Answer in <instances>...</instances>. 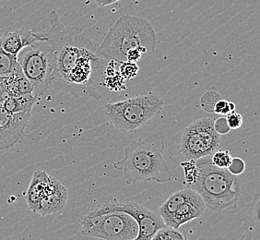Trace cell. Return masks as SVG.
I'll return each instance as SVG.
<instances>
[{
  "label": "cell",
  "instance_id": "1",
  "mask_svg": "<svg viewBox=\"0 0 260 240\" xmlns=\"http://www.w3.org/2000/svg\"><path fill=\"white\" fill-rule=\"evenodd\" d=\"M156 45L157 36L150 21L125 14L109 29L99 45V51L107 60L137 63L152 54Z\"/></svg>",
  "mask_w": 260,
  "mask_h": 240
},
{
  "label": "cell",
  "instance_id": "2",
  "mask_svg": "<svg viewBox=\"0 0 260 240\" xmlns=\"http://www.w3.org/2000/svg\"><path fill=\"white\" fill-rule=\"evenodd\" d=\"M165 149V136L160 132H154L145 139H136L125 147L124 157L116 161L114 167L123 170L127 185L149 181L168 183L172 180V172L162 155Z\"/></svg>",
  "mask_w": 260,
  "mask_h": 240
},
{
  "label": "cell",
  "instance_id": "3",
  "mask_svg": "<svg viewBox=\"0 0 260 240\" xmlns=\"http://www.w3.org/2000/svg\"><path fill=\"white\" fill-rule=\"evenodd\" d=\"M49 29L41 35L50 44L54 55V70L51 87L59 90L62 82L84 55L99 51V45L80 28L66 26L55 10L49 14Z\"/></svg>",
  "mask_w": 260,
  "mask_h": 240
},
{
  "label": "cell",
  "instance_id": "4",
  "mask_svg": "<svg viewBox=\"0 0 260 240\" xmlns=\"http://www.w3.org/2000/svg\"><path fill=\"white\" fill-rule=\"evenodd\" d=\"M197 165L198 177L189 189L201 197L206 207L214 212L235 208L242 194L239 175L216 167L211 164L210 157L209 161Z\"/></svg>",
  "mask_w": 260,
  "mask_h": 240
},
{
  "label": "cell",
  "instance_id": "5",
  "mask_svg": "<svg viewBox=\"0 0 260 240\" xmlns=\"http://www.w3.org/2000/svg\"><path fill=\"white\" fill-rule=\"evenodd\" d=\"M165 107V101L153 94L138 95L105 105L106 120L125 133L135 132L148 125Z\"/></svg>",
  "mask_w": 260,
  "mask_h": 240
},
{
  "label": "cell",
  "instance_id": "6",
  "mask_svg": "<svg viewBox=\"0 0 260 240\" xmlns=\"http://www.w3.org/2000/svg\"><path fill=\"white\" fill-rule=\"evenodd\" d=\"M40 40L24 47L17 55V62L34 87L32 95L39 98L51 87L54 55L50 44L41 33Z\"/></svg>",
  "mask_w": 260,
  "mask_h": 240
},
{
  "label": "cell",
  "instance_id": "7",
  "mask_svg": "<svg viewBox=\"0 0 260 240\" xmlns=\"http://www.w3.org/2000/svg\"><path fill=\"white\" fill-rule=\"evenodd\" d=\"M81 234L104 240H133L139 226L131 215L120 212L110 211L91 214L81 219Z\"/></svg>",
  "mask_w": 260,
  "mask_h": 240
},
{
  "label": "cell",
  "instance_id": "8",
  "mask_svg": "<svg viewBox=\"0 0 260 240\" xmlns=\"http://www.w3.org/2000/svg\"><path fill=\"white\" fill-rule=\"evenodd\" d=\"M214 119L203 117L185 128L181 138L180 152L186 160L208 158L219 150L220 135L213 127Z\"/></svg>",
  "mask_w": 260,
  "mask_h": 240
},
{
  "label": "cell",
  "instance_id": "9",
  "mask_svg": "<svg viewBox=\"0 0 260 240\" xmlns=\"http://www.w3.org/2000/svg\"><path fill=\"white\" fill-rule=\"evenodd\" d=\"M110 211L124 212L131 215L137 221L139 232L133 240H150L160 228L165 226V222L159 214L149 210L148 208L132 200H109L95 206L90 210V213L99 214Z\"/></svg>",
  "mask_w": 260,
  "mask_h": 240
},
{
  "label": "cell",
  "instance_id": "10",
  "mask_svg": "<svg viewBox=\"0 0 260 240\" xmlns=\"http://www.w3.org/2000/svg\"><path fill=\"white\" fill-rule=\"evenodd\" d=\"M30 117V113L10 114L0 103V151L10 149L22 139Z\"/></svg>",
  "mask_w": 260,
  "mask_h": 240
},
{
  "label": "cell",
  "instance_id": "11",
  "mask_svg": "<svg viewBox=\"0 0 260 240\" xmlns=\"http://www.w3.org/2000/svg\"><path fill=\"white\" fill-rule=\"evenodd\" d=\"M68 200V190L59 180L51 176L45 195L38 205L36 214L45 215L60 213Z\"/></svg>",
  "mask_w": 260,
  "mask_h": 240
},
{
  "label": "cell",
  "instance_id": "12",
  "mask_svg": "<svg viewBox=\"0 0 260 240\" xmlns=\"http://www.w3.org/2000/svg\"><path fill=\"white\" fill-rule=\"evenodd\" d=\"M38 40H40L38 33L22 28L12 32H5L0 37V47L7 54L17 57L24 47Z\"/></svg>",
  "mask_w": 260,
  "mask_h": 240
},
{
  "label": "cell",
  "instance_id": "13",
  "mask_svg": "<svg viewBox=\"0 0 260 240\" xmlns=\"http://www.w3.org/2000/svg\"><path fill=\"white\" fill-rule=\"evenodd\" d=\"M206 206L203 200L196 191H194L187 200L184 202L180 208L175 212L170 222L166 226L172 228H179L182 225L191 221L200 218L204 215Z\"/></svg>",
  "mask_w": 260,
  "mask_h": 240
},
{
  "label": "cell",
  "instance_id": "14",
  "mask_svg": "<svg viewBox=\"0 0 260 240\" xmlns=\"http://www.w3.org/2000/svg\"><path fill=\"white\" fill-rule=\"evenodd\" d=\"M49 181L50 175L45 171L36 170L32 175L29 188L26 191L25 200L29 209L34 214H36L41 200L45 197Z\"/></svg>",
  "mask_w": 260,
  "mask_h": 240
},
{
  "label": "cell",
  "instance_id": "15",
  "mask_svg": "<svg viewBox=\"0 0 260 240\" xmlns=\"http://www.w3.org/2000/svg\"><path fill=\"white\" fill-rule=\"evenodd\" d=\"M2 82L6 93L9 96L19 97L23 95H32L34 87L30 80L23 74L19 64L10 75L2 78Z\"/></svg>",
  "mask_w": 260,
  "mask_h": 240
},
{
  "label": "cell",
  "instance_id": "16",
  "mask_svg": "<svg viewBox=\"0 0 260 240\" xmlns=\"http://www.w3.org/2000/svg\"><path fill=\"white\" fill-rule=\"evenodd\" d=\"M193 192L194 190H191L189 188H185L184 190L176 191L174 194H172L166 201H165L162 205L160 206L158 214L162 218L165 225H168L173 215H175V212L187 200Z\"/></svg>",
  "mask_w": 260,
  "mask_h": 240
},
{
  "label": "cell",
  "instance_id": "17",
  "mask_svg": "<svg viewBox=\"0 0 260 240\" xmlns=\"http://www.w3.org/2000/svg\"><path fill=\"white\" fill-rule=\"evenodd\" d=\"M37 97L34 95H23L19 97L7 96L1 103L5 110L13 115L31 113L34 105L37 102Z\"/></svg>",
  "mask_w": 260,
  "mask_h": 240
},
{
  "label": "cell",
  "instance_id": "18",
  "mask_svg": "<svg viewBox=\"0 0 260 240\" xmlns=\"http://www.w3.org/2000/svg\"><path fill=\"white\" fill-rule=\"evenodd\" d=\"M18 65L15 56L7 54L0 47V77H6L15 70Z\"/></svg>",
  "mask_w": 260,
  "mask_h": 240
},
{
  "label": "cell",
  "instance_id": "19",
  "mask_svg": "<svg viewBox=\"0 0 260 240\" xmlns=\"http://www.w3.org/2000/svg\"><path fill=\"white\" fill-rule=\"evenodd\" d=\"M220 99L221 96L219 93L215 91H208L200 97V106L207 113H213L217 102Z\"/></svg>",
  "mask_w": 260,
  "mask_h": 240
},
{
  "label": "cell",
  "instance_id": "20",
  "mask_svg": "<svg viewBox=\"0 0 260 240\" xmlns=\"http://www.w3.org/2000/svg\"><path fill=\"white\" fill-rule=\"evenodd\" d=\"M181 166L183 167L185 174L184 184L186 186V188H190L195 183L199 174L197 161L186 160L181 164Z\"/></svg>",
  "mask_w": 260,
  "mask_h": 240
},
{
  "label": "cell",
  "instance_id": "21",
  "mask_svg": "<svg viewBox=\"0 0 260 240\" xmlns=\"http://www.w3.org/2000/svg\"><path fill=\"white\" fill-rule=\"evenodd\" d=\"M232 156L228 151L217 150L210 156L211 164L221 169H227L232 161Z\"/></svg>",
  "mask_w": 260,
  "mask_h": 240
},
{
  "label": "cell",
  "instance_id": "22",
  "mask_svg": "<svg viewBox=\"0 0 260 240\" xmlns=\"http://www.w3.org/2000/svg\"><path fill=\"white\" fill-rule=\"evenodd\" d=\"M119 64L118 72L124 78V80H128L134 79L138 75L140 68L135 62H121Z\"/></svg>",
  "mask_w": 260,
  "mask_h": 240
},
{
  "label": "cell",
  "instance_id": "23",
  "mask_svg": "<svg viewBox=\"0 0 260 240\" xmlns=\"http://www.w3.org/2000/svg\"><path fill=\"white\" fill-rule=\"evenodd\" d=\"M235 108H236V106H235V103L224 100L221 98L220 101L217 102L213 113H215L217 115H220L221 116H226L228 114L235 112Z\"/></svg>",
  "mask_w": 260,
  "mask_h": 240
},
{
  "label": "cell",
  "instance_id": "24",
  "mask_svg": "<svg viewBox=\"0 0 260 240\" xmlns=\"http://www.w3.org/2000/svg\"><path fill=\"white\" fill-rule=\"evenodd\" d=\"M227 170L229 171L232 175H242L245 170V161L243 160V159H241V158H238V157L232 158L230 165H229V167L227 168Z\"/></svg>",
  "mask_w": 260,
  "mask_h": 240
},
{
  "label": "cell",
  "instance_id": "25",
  "mask_svg": "<svg viewBox=\"0 0 260 240\" xmlns=\"http://www.w3.org/2000/svg\"><path fill=\"white\" fill-rule=\"evenodd\" d=\"M165 233L169 240H188L185 230L179 228H172L169 226H165Z\"/></svg>",
  "mask_w": 260,
  "mask_h": 240
},
{
  "label": "cell",
  "instance_id": "26",
  "mask_svg": "<svg viewBox=\"0 0 260 240\" xmlns=\"http://www.w3.org/2000/svg\"><path fill=\"white\" fill-rule=\"evenodd\" d=\"M225 117L231 130H238L242 127L243 116L239 113H236L235 111L233 113L228 114Z\"/></svg>",
  "mask_w": 260,
  "mask_h": 240
},
{
  "label": "cell",
  "instance_id": "27",
  "mask_svg": "<svg viewBox=\"0 0 260 240\" xmlns=\"http://www.w3.org/2000/svg\"><path fill=\"white\" fill-rule=\"evenodd\" d=\"M213 127H214L216 132L220 135H225L231 130L230 127L227 123L225 116H220V117H218L217 119L214 120Z\"/></svg>",
  "mask_w": 260,
  "mask_h": 240
},
{
  "label": "cell",
  "instance_id": "28",
  "mask_svg": "<svg viewBox=\"0 0 260 240\" xmlns=\"http://www.w3.org/2000/svg\"><path fill=\"white\" fill-rule=\"evenodd\" d=\"M166 226V225H165ZM150 240H169L168 239V236L166 235V233H165V228L162 227V228H160V230L158 231L157 233H156L155 235H153L152 237H151V239Z\"/></svg>",
  "mask_w": 260,
  "mask_h": 240
},
{
  "label": "cell",
  "instance_id": "29",
  "mask_svg": "<svg viewBox=\"0 0 260 240\" xmlns=\"http://www.w3.org/2000/svg\"><path fill=\"white\" fill-rule=\"evenodd\" d=\"M118 1H120V0H94V2L99 7H106V6L112 5V4L116 3Z\"/></svg>",
  "mask_w": 260,
  "mask_h": 240
},
{
  "label": "cell",
  "instance_id": "30",
  "mask_svg": "<svg viewBox=\"0 0 260 240\" xmlns=\"http://www.w3.org/2000/svg\"><path fill=\"white\" fill-rule=\"evenodd\" d=\"M2 78L3 77H0V102H2L7 96H9L6 93L5 88H4L3 82H2Z\"/></svg>",
  "mask_w": 260,
  "mask_h": 240
}]
</instances>
